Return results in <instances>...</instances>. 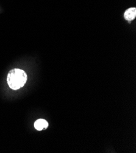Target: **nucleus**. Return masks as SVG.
I'll return each instance as SVG.
<instances>
[{
	"label": "nucleus",
	"mask_w": 136,
	"mask_h": 153,
	"mask_svg": "<svg viewBox=\"0 0 136 153\" xmlns=\"http://www.w3.org/2000/svg\"><path fill=\"white\" fill-rule=\"evenodd\" d=\"M27 74L25 71L19 68L11 70L7 77V82L12 90H18L23 87L27 81Z\"/></svg>",
	"instance_id": "nucleus-1"
},
{
	"label": "nucleus",
	"mask_w": 136,
	"mask_h": 153,
	"mask_svg": "<svg viewBox=\"0 0 136 153\" xmlns=\"http://www.w3.org/2000/svg\"><path fill=\"white\" fill-rule=\"evenodd\" d=\"M136 17V8L135 7H131L128 9L125 13L124 18L127 21H132Z\"/></svg>",
	"instance_id": "nucleus-2"
},
{
	"label": "nucleus",
	"mask_w": 136,
	"mask_h": 153,
	"mask_svg": "<svg viewBox=\"0 0 136 153\" xmlns=\"http://www.w3.org/2000/svg\"><path fill=\"white\" fill-rule=\"evenodd\" d=\"M48 126V123L44 119H39L36 121L34 127L37 131H42L43 129H47Z\"/></svg>",
	"instance_id": "nucleus-3"
}]
</instances>
